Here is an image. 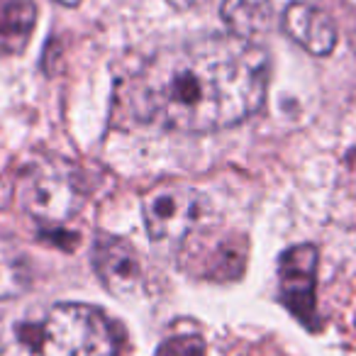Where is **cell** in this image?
<instances>
[{
	"label": "cell",
	"mask_w": 356,
	"mask_h": 356,
	"mask_svg": "<svg viewBox=\"0 0 356 356\" xmlns=\"http://www.w3.org/2000/svg\"><path fill=\"white\" fill-rule=\"evenodd\" d=\"M268 59L237 35H210L152 54L132 81L139 120L168 132L227 129L264 103Z\"/></svg>",
	"instance_id": "cell-1"
},
{
	"label": "cell",
	"mask_w": 356,
	"mask_h": 356,
	"mask_svg": "<svg viewBox=\"0 0 356 356\" xmlns=\"http://www.w3.org/2000/svg\"><path fill=\"white\" fill-rule=\"evenodd\" d=\"M0 356H120V337L98 307L54 302L13 322Z\"/></svg>",
	"instance_id": "cell-2"
},
{
	"label": "cell",
	"mask_w": 356,
	"mask_h": 356,
	"mask_svg": "<svg viewBox=\"0 0 356 356\" xmlns=\"http://www.w3.org/2000/svg\"><path fill=\"white\" fill-rule=\"evenodd\" d=\"M205 198L184 184L154 186L142 200L144 225L156 249H178L195 232Z\"/></svg>",
	"instance_id": "cell-3"
},
{
	"label": "cell",
	"mask_w": 356,
	"mask_h": 356,
	"mask_svg": "<svg viewBox=\"0 0 356 356\" xmlns=\"http://www.w3.org/2000/svg\"><path fill=\"white\" fill-rule=\"evenodd\" d=\"M22 205L35 220L61 227L83 205L76 176L64 163H40L22 178Z\"/></svg>",
	"instance_id": "cell-4"
},
{
	"label": "cell",
	"mask_w": 356,
	"mask_h": 356,
	"mask_svg": "<svg viewBox=\"0 0 356 356\" xmlns=\"http://www.w3.org/2000/svg\"><path fill=\"white\" fill-rule=\"evenodd\" d=\"M317 249L298 244L278 259V296L293 317L307 330H320L317 320Z\"/></svg>",
	"instance_id": "cell-5"
},
{
	"label": "cell",
	"mask_w": 356,
	"mask_h": 356,
	"mask_svg": "<svg viewBox=\"0 0 356 356\" xmlns=\"http://www.w3.org/2000/svg\"><path fill=\"white\" fill-rule=\"evenodd\" d=\"M90 261L103 286L113 296H132L142 286V261L127 239L115 237V234H100L93 244Z\"/></svg>",
	"instance_id": "cell-6"
},
{
	"label": "cell",
	"mask_w": 356,
	"mask_h": 356,
	"mask_svg": "<svg viewBox=\"0 0 356 356\" xmlns=\"http://www.w3.org/2000/svg\"><path fill=\"white\" fill-rule=\"evenodd\" d=\"M283 30L296 44L315 56L332 54L337 44L334 22L320 8H312L307 3H291L283 10Z\"/></svg>",
	"instance_id": "cell-7"
},
{
	"label": "cell",
	"mask_w": 356,
	"mask_h": 356,
	"mask_svg": "<svg viewBox=\"0 0 356 356\" xmlns=\"http://www.w3.org/2000/svg\"><path fill=\"white\" fill-rule=\"evenodd\" d=\"M37 22L32 0H0V54H20Z\"/></svg>",
	"instance_id": "cell-8"
},
{
	"label": "cell",
	"mask_w": 356,
	"mask_h": 356,
	"mask_svg": "<svg viewBox=\"0 0 356 356\" xmlns=\"http://www.w3.org/2000/svg\"><path fill=\"white\" fill-rule=\"evenodd\" d=\"M244 266H247V239L227 234V237H220L215 247L205 249L198 273L215 281H234L242 276Z\"/></svg>",
	"instance_id": "cell-9"
},
{
	"label": "cell",
	"mask_w": 356,
	"mask_h": 356,
	"mask_svg": "<svg viewBox=\"0 0 356 356\" xmlns=\"http://www.w3.org/2000/svg\"><path fill=\"white\" fill-rule=\"evenodd\" d=\"M222 17L232 35L252 42L271 27V3L268 0H225Z\"/></svg>",
	"instance_id": "cell-10"
},
{
	"label": "cell",
	"mask_w": 356,
	"mask_h": 356,
	"mask_svg": "<svg viewBox=\"0 0 356 356\" xmlns=\"http://www.w3.org/2000/svg\"><path fill=\"white\" fill-rule=\"evenodd\" d=\"M30 264L25 254L10 244L8 239H0V298H17L30 288Z\"/></svg>",
	"instance_id": "cell-11"
},
{
	"label": "cell",
	"mask_w": 356,
	"mask_h": 356,
	"mask_svg": "<svg viewBox=\"0 0 356 356\" xmlns=\"http://www.w3.org/2000/svg\"><path fill=\"white\" fill-rule=\"evenodd\" d=\"M156 356H205V339L200 334H171L156 349Z\"/></svg>",
	"instance_id": "cell-12"
},
{
	"label": "cell",
	"mask_w": 356,
	"mask_h": 356,
	"mask_svg": "<svg viewBox=\"0 0 356 356\" xmlns=\"http://www.w3.org/2000/svg\"><path fill=\"white\" fill-rule=\"evenodd\" d=\"M6 200H8V191H6V184H3V178H0V210H3Z\"/></svg>",
	"instance_id": "cell-13"
},
{
	"label": "cell",
	"mask_w": 356,
	"mask_h": 356,
	"mask_svg": "<svg viewBox=\"0 0 356 356\" xmlns=\"http://www.w3.org/2000/svg\"><path fill=\"white\" fill-rule=\"evenodd\" d=\"M56 3H61V6H66V8H76L81 0H56Z\"/></svg>",
	"instance_id": "cell-14"
}]
</instances>
